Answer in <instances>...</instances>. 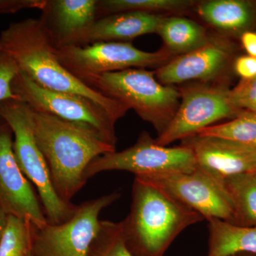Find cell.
I'll return each mask as SVG.
<instances>
[{"mask_svg":"<svg viewBox=\"0 0 256 256\" xmlns=\"http://www.w3.org/2000/svg\"><path fill=\"white\" fill-rule=\"evenodd\" d=\"M0 48L12 58L20 72L42 87L87 98L116 122L129 110L120 102L88 86L62 66L40 18L10 24L0 33Z\"/></svg>","mask_w":256,"mask_h":256,"instance_id":"obj_1","label":"cell"},{"mask_svg":"<svg viewBox=\"0 0 256 256\" xmlns=\"http://www.w3.org/2000/svg\"><path fill=\"white\" fill-rule=\"evenodd\" d=\"M32 118L35 138L54 188L64 201L70 202L86 184L89 164L96 158L116 151V146L88 128L52 114L32 110Z\"/></svg>","mask_w":256,"mask_h":256,"instance_id":"obj_2","label":"cell"},{"mask_svg":"<svg viewBox=\"0 0 256 256\" xmlns=\"http://www.w3.org/2000/svg\"><path fill=\"white\" fill-rule=\"evenodd\" d=\"M203 220L195 210L136 178L130 210L121 223L133 256H164L180 234Z\"/></svg>","mask_w":256,"mask_h":256,"instance_id":"obj_3","label":"cell"},{"mask_svg":"<svg viewBox=\"0 0 256 256\" xmlns=\"http://www.w3.org/2000/svg\"><path fill=\"white\" fill-rule=\"evenodd\" d=\"M102 95L132 109L162 134L174 118L180 102V90L163 85L154 72L129 68L92 77L84 82Z\"/></svg>","mask_w":256,"mask_h":256,"instance_id":"obj_4","label":"cell"},{"mask_svg":"<svg viewBox=\"0 0 256 256\" xmlns=\"http://www.w3.org/2000/svg\"><path fill=\"white\" fill-rule=\"evenodd\" d=\"M0 116L12 130L15 158L23 174L36 188L47 222L58 224L68 220L77 205L64 201L54 188L48 165L34 132L31 108L23 101L10 99L0 104Z\"/></svg>","mask_w":256,"mask_h":256,"instance_id":"obj_5","label":"cell"},{"mask_svg":"<svg viewBox=\"0 0 256 256\" xmlns=\"http://www.w3.org/2000/svg\"><path fill=\"white\" fill-rule=\"evenodd\" d=\"M196 160L188 146H160L142 132L132 146L96 158L86 171L87 180L106 171H126L136 178H152L196 170Z\"/></svg>","mask_w":256,"mask_h":256,"instance_id":"obj_6","label":"cell"},{"mask_svg":"<svg viewBox=\"0 0 256 256\" xmlns=\"http://www.w3.org/2000/svg\"><path fill=\"white\" fill-rule=\"evenodd\" d=\"M58 60L82 82L92 77L129 68H144L164 65L171 60L166 48L144 52L130 42H100L84 46L55 48Z\"/></svg>","mask_w":256,"mask_h":256,"instance_id":"obj_7","label":"cell"},{"mask_svg":"<svg viewBox=\"0 0 256 256\" xmlns=\"http://www.w3.org/2000/svg\"><path fill=\"white\" fill-rule=\"evenodd\" d=\"M12 90L18 100L28 104L32 110L88 128L102 140L116 146V122L104 108L90 99L48 90L20 70L12 82Z\"/></svg>","mask_w":256,"mask_h":256,"instance_id":"obj_8","label":"cell"},{"mask_svg":"<svg viewBox=\"0 0 256 256\" xmlns=\"http://www.w3.org/2000/svg\"><path fill=\"white\" fill-rule=\"evenodd\" d=\"M120 197L112 192L77 205L73 215L58 224L34 226V256H89L100 229V212Z\"/></svg>","mask_w":256,"mask_h":256,"instance_id":"obj_9","label":"cell"},{"mask_svg":"<svg viewBox=\"0 0 256 256\" xmlns=\"http://www.w3.org/2000/svg\"><path fill=\"white\" fill-rule=\"evenodd\" d=\"M180 102L171 122L156 138L160 146H168L195 136L222 120L234 118L240 112L229 97V89L206 85L180 89Z\"/></svg>","mask_w":256,"mask_h":256,"instance_id":"obj_10","label":"cell"},{"mask_svg":"<svg viewBox=\"0 0 256 256\" xmlns=\"http://www.w3.org/2000/svg\"><path fill=\"white\" fill-rule=\"evenodd\" d=\"M138 178L195 210L207 222L216 218L233 222V210L223 182L198 168L184 172Z\"/></svg>","mask_w":256,"mask_h":256,"instance_id":"obj_11","label":"cell"},{"mask_svg":"<svg viewBox=\"0 0 256 256\" xmlns=\"http://www.w3.org/2000/svg\"><path fill=\"white\" fill-rule=\"evenodd\" d=\"M12 138L11 128L0 116V206L8 215L31 220L40 227L48 222L40 198L18 166Z\"/></svg>","mask_w":256,"mask_h":256,"instance_id":"obj_12","label":"cell"},{"mask_svg":"<svg viewBox=\"0 0 256 256\" xmlns=\"http://www.w3.org/2000/svg\"><path fill=\"white\" fill-rule=\"evenodd\" d=\"M182 144L193 152L197 168L218 181L256 172V148L212 136L195 134Z\"/></svg>","mask_w":256,"mask_h":256,"instance_id":"obj_13","label":"cell"},{"mask_svg":"<svg viewBox=\"0 0 256 256\" xmlns=\"http://www.w3.org/2000/svg\"><path fill=\"white\" fill-rule=\"evenodd\" d=\"M230 56V47L222 38H210L203 46L178 56L154 70L156 80L163 85L200 80L208 82L223 72Z\"/></svg>","mask_w":256,"mask_h":256,"instance_id":"obj_14","label":"cell"},{"mask_svg":"<svg viewBox=\"0 0 256 256\" xmlns=\"http://www.w3.org/2000/svg\"><path fill=\"white\" fill-rule=\"evenodd\" d=\"M98 0H46L41 20L55 48L80 46L97 20Z\"/></svg>","mask_w":256,"mask_h":256,"instance_id":"obj_15","label":"cell"},{"mask_svg":"<svg viewBox=\"0 0 256 256\" xmlns=\"http://www.w3.org/2000/svg\"><path fill=\"white\" fill-rule=\"evenodd\" d=\"M165 15L144 12H126L98 18L82 45L100 42H130L142 35L156 33Z\"/></svg>","mask_w":256,"mask_h":256,"instance_id":"obj_16","label":"cell"},{"mask_svg":"<svg viewBox=\"0 0 256 256\" xmlns=\"http://www.w3.org/2000/svg\"><path fill=\"white\" fill-rule=\"evenodd\" d=\"M207 256H228L238 252L256 256V225H236L216 218L208 220Z\"/></svg>","mask_w":256,"mask_h":256,"instance_id":"obj_17","label":"cell"},{"mask_svg":"<svg viewBox=\"0 0 256 256\" xmlns=\"http://www.w3.org/2000/svg\"><path fill=\"white\" fill-rule=\"evenodd\" d=\"M197 12L200 18L220 31L238 32L252 23V10L242 0H208L198 3Z\"/></svg>","mask_w":256,"mask_h":256,"instance_id":"obj_18","label":"cell"},{"mask_svg":"<svg viewBox=\"0 0 256 256\" xmlns=\"http://www.w3.org/2000/svg\"><path fill=\"white\" fill-rule=\"evenodd\" d=\"M156 34L162 38L165 48L172 55L184 54L203 46L210 40L204 26L181 16H165Z\"/></svg>","mask_w":256,"mask_h":256,"instance_id":"obj_19","label":"cell"},{"mask_svg":"<svg viewBox=\"0 0 256 256\" xmlns=\"http://www.w3.org/2000/svg\"><path fill=\"white\" fill-rule=\"evenodd\" d=\"M223 184L233 210L232 224L256 225V172L230 176Z\"/></svg>","mask_w":256,"mask_h":256,"instance_id":"obj_20","label":"cell"},{"mask_svg":"<svg viewBox=\"0 0 256 256\" xmlns=\"http://www.w3.org/2000/svg\"><path fill=\"white\" fill-rule=\"evenodd\" d=\"M192 0H98L97 20L116 13L144 12L162 14L180 12L192 8Z\"/></svg>","mask_w":256,"mask_h":256,"instance_id":"obj_21","label":"cell"},{"mask_svg":"<svg viewBox=\"0 0 256 256\" xmlns=\"http://www.w3.org/2000/svg\"><path fill=\"white\" fill-rule=\"evenodd\" d=\"M196 134L222 138L256 148V114L240 111L228 122L210 126Z\"/></svg>","mask_w":256,"mask_h":256,"instance_id":"obj_22","label":"cell"},{"mask_svg":"<svg viewBox=\"0 0 256 256\" xmlns=\"http://www.w3.org/2000/svg\"><path fill=\"white\" fill-rule=\"evenodd\" d=\"M34 225L31 220L8 215L0 240V256H32Z\"/></svg>","mask_w":256,"mask_h":256,"instance_id":"obj_23","label":"cell"},{"mask_svg":"<svg viewBox=\"0 0 256 256\" xmlns=\"http://www.w3.org/2000/svg\"><path fill=\"white\" fill-rule=\"evenodd\" d=\"M89 256H134L126 245L121 222L101 220Z\"/></svg>","mask_w":256,"mask_h":256,"instance_id":"obj_24","label":"cell"},{"mask_svg":"<svg viewBox=\"0 0 256 256\" xmlns=\"http://www.w3.org/2000/svg\"><path fill=\"white\" fill-rule=\"evenodd\" d=\"M229 97L238 110L256 114V78L240 80L233 89L229 90Z\"/></svg>","mask_w":256,"mask_h":256,"instance_id":"obj_25","label":"cell"},{"mask_svg":"<svg viewBox=\"0 0 256 256\" xmlns=\"http://www.w3.org/2000/svg\"><path fill=\"white\" fill-rule=\"evenodd\" d=\"M20 72L18 66L10 56L0 48V104L18 99L12 90V82Z\"/></svg>","mask_w":256,"mask_h":256,"instance_id":"obj_26","label":"cell"},{"mask_svg":"<svg viewBox=\"0 0 256 256\" xmlns=\"http://www.w3.org/2000/svg\"><path fill=\"white\" fill-rule=\"evenodd\" d=\"M46 0H0V14L15 13L24 9L43 10Z\"/></svg>","mask_w":256,"mask_h":256,"instance_id":"obj_27","label":"cell"},{"mask_svg":"<svg viewBox=\"0 0 256 256\" xmlns=\"http://www.w3.org/2000/svg\"><path fill=\"white\" fill-rule=\"evenodd\" d=\"M234 69L242 80L256 78V57L249 55L238 57L234 63Z\"/></svg>","mask_w":256,"mask_h":256,"instance_id":"obj_28","label":"cell"},{"mask_svg":"<svg viewBox=\"0 0 256 256\" xmlns=\"http://www.w3.org/2000/svg\"><path fill=\"white\" fill-rule=\"evenodd\" d=\"M240 40L248 54L256 58V32H244L240 37Z\"/></svg>","mask_w":256,"mask_h":256,"instance_id":"obj_29","label":"cell"},{"mask_svg":"<svg viewBox=\"0 0 256 256\" xmlns=\"http://www.w3.org/2000/svg\"><path fill=\"white\" fill-rule=\"evenodd\" d=\"M8 216V214L0 206V240H1L2 234L4 233L5 227H6Z\"/></svg>","mask_w":256,"mask_h":256,"instance_id":"obj_30","label":"cell"},{"mask_svg":"<svg viewBox=\"0 0 256 256\" xmlns=\"http://www.w3.org/2000/svg\"><path fill=\"white\" fill-rule=\"evenodd\" d=\"M228 256H256L254 254H247V252H238V254H233Z\"/></svg>","mask_w":256,"mask_h":256,"instance_id":"obj_31","label":"cell"},{"mask_svg":"<svg viewBox=\"0 0 256 256\" xmlns=\"http://www.w3.org/2000/svg\"><path fill=\"white\" fill-rule=\"evenodd\" d=\"M32 256H34V255H32Z\"/></svg>","mask_w":256,"mask_h":256,"instance_id":"obj_32","label":"cell"}]
</instances>
